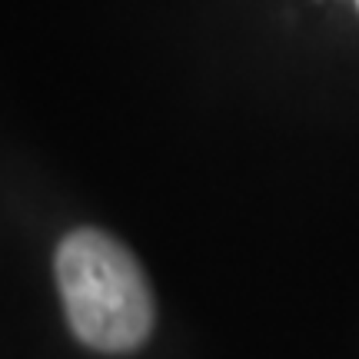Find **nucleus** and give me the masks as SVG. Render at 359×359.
I'll return each instance as SVG.
<instances>
[{"label":"nucleus","instance_id":"1","mask_svg":"<svg viewBox=\"0 0 359 359\" xmlns=\"http://www.w3.org/2000/svg\"><path fill=\"white\" fill-rule=\"evenodd\" d=\"M57 286L70 330L97 353H130L150 336L154 296L140 263L100 230H74L57 250Z\"/></svg>","mask_w":359,"mask_h":359}]
</instances>
